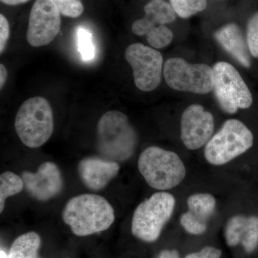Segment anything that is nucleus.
Returning <instances> with one entry per match:
<instances>
[{
    "label": "nucleus",
    "instance_id": "11",
    "mask_svg": "<svg viewBox=\"0 0 258 258\" xmlns=\"http://www.w3.org/2000/svg\"><path fill=\"white\" fill-rule=\"evenodd\" d=\"M215 128L212 113L199 104L191 105L181 115V138L189 150H197L208 143Z\"/></svg>",
    "mask_w": 258,
    "mask_h": 258
},
{
    "label": "nucleus",
    "instance_id": "2",
    "mask_svg": "<svg viewBox=\"0 0 258 258\" xmlns=\"http://www.w3.org/2000/svg\"><path fill=\"white\" fill-rule=\"evenodd\" d=\"M137 144V132L126 115L111 111L102 115L97 126V147L106 159L126 161L133 155Z\"/></svg>",
    "mask_w": 258,
    "mask_h": 258
},
{
    "label": "nucleus",
    "instance_id": "24",
    "mask_svg": "<svg viewBox=\"0 0 258 258\" xmlns=\"http://www.w3.org/2000/svg\"><path fill=\"white\" fill-rule=\"evenodd\" d=\"M61 14L69 18L81 16L84 10L81 0H53Z\"/></svg>",
    "mask_w": 258,
    "mask_h": 258
},
{
    "label": "nucleus",
    "instance_id": "17",
    "mask_svg": "<svg viewBox=\"0 0 258 258\" xmlns=\"http://www.w3.org/2000/svg\"><path fill=\"white\" fill-rule=\"evenodd\" d=\"M41 238L34 232L19 236L10 247L8 258H36Z\"/></svg>",
    "mask_w": 258,
    "mask_h": 258
},
{
    "label": "nucleus",
    "instance_id": "4",
    "mask_svg": "<svg viewBox=\"0 0 258 258\" xmlns=\"http://www.w3.org/2000/svg\"><path fill=\"white\" fill-rule=\"evenodd\" d=\"M15 128L26 147L35 149L46 143L54 130L53 113L47 100L36 96L24 102L17 113Z\"/></svg>",
    "mask_w": 258,
    "mask_h": 258
},
{
    "label": "nucleus",
    "instance_id": "10",
    "mask_svg": "<svg viewBox=\"0 0 258 258\" xmlns=\"http://www.w3.org/2000/svg\"><path fill=\"white\" fill-rule=\"evenodd\" d=\"M60 14L53 0H36L29 18L28 43L36 47L50 44L60 31Z\"/></svg>",
    "mask_w": 258,
    "mask_h": 258
},
{
    "label": "nucleus",
    "instance_id": "32",
    "mask_svg": "<svg viewBox=\"0 0 258 258\" xmlns=\"http://www.w3.org/2000/svg\"><path fill=\"white\" fill-rule=\"evenodd\" d=\"M36 258H38V257H36Z\"/></svg>",
    "mask_w": 258,
    "mask_h": 258
},
{
    "label": "nucleus",
    "instance_id": "8",
    "mask_svg": "<svg viewBox=\"0 0 258 258\" xmlns=\"http://www.w3.org/2000/svg\"><path fill=\"white\" fill-rule=\"evenodd\" d=\"M164 77L169 87L176 91L205 94L214 88L213 69L205 64H190L179 57L166 61Z\"/></svg>",
    "mask_w": 258,
    "mask_h": 258
},
{
    "label": "nucleus",
    "instance_id": "6",
    "mask_svg": "<svg viewBox=\"0 0 258 258\" xmlns=\"http://www.w3.org/2000/svg\"><path fill=\"white\" fill-rule=\"evenodd\" d=\"M253 141L252 132L242 122L227 120L206 144L205 159L212 165H223L249 150Z\"/></svg>",
    "mask_w": 258,
    "mask_h": 258
},
{
    "label": "nucleus",
    "instance_id": "27",
    "mask_svg": "<svg viewBox=\"0 0 258 258\" xmlns=\"http://www.w3.org/2000/svg\"><path fill=\"white\" fill-rule=\"evenodd\" d=\"M10 37V25L4 15H0V52L3 54Z\"/></svg>",
    "mask_w": 258,
    "mask_h": 258
},
{
    "label": "nucleus",
    "instance_id": "28",
    "mask_svg": "<svg viewBox=\"0 0 258 258\" xmlns=\"http://www.w3.org/2000/svg\"><path fill=\"white\" fill-rule=\"evenodd\" d=\"M157 258H180L176 249H164L158 254Z\"/></svg>",
    "mask_w": 258,
    "mask_h": 258
},
{
    "label": "nucleus",
    "instance_id": "23",
    "mask_svg": "<svg viewBox=\"0 0 258 258\" xmlns=\"http://www.w3.org/2000/svg\"><path fill=\"white\" fill-rule=\"evenodd\" d=\"M180 223L183 228L191 235H202L208 229L207 222L200 220L189 211L185 212L181 215Z\"/></svg>",
    "mask_w": 258,
    "mask_h": 258
},
{
    "label": "nucleus",
    "instance_id": "18",
    "mask_svg": "<svg viewBox=\"0 0 258 258\" xmlns=\"http://www.w3.org/2000/svg\"><path fill=\"white\" fill-rule=\"evenodd\" d=\"M187 205L189 211L195 216L208 222L215 212L216 200L210 194H195L188 198Z\"/></svg>",
    "mask_w": 258,
    "mask_h": 258
},
{
    "label": "nucleus",
    "instance_id": "26",
    "mask_svg": "<svg viewBox=\"0 0 258 258\" xmlns=\"http://www.w3.org/2000/svg\"><path fill=\"white\" fill-rule=\"evenodd\" d=\"M221 255L222 251L220 249L208 246L199 252L187 254L184 258H220Z\"/></svg>",
    "mask_w": 258,
    "mask_h": 258
},
{
    "label": "nucleus",
    "instance_id": "21",
    "mask_svg": "<svg viewBox=\"0 0 258 258\" xmlns=\"http://www.w3.org/2000/svg\"><path fill=\"white\" fill-rule=\"evenodd\" d=\"M78 50L84 61L88 62L96 56V47L93 41L92 33L88 29L79 27L77 29Z\"/></svg>",
    "mask_w": 258,
    "mask_h": 258
},
{
    "label": "nucleus",
    "instance_id": "7",
    "mask_svg": "<svg viewBox=\"0 0 258 258\" xmlns=\"http://www.w3.org/2000/svg\"><path fill=\"white\" fill-rule=\"evenodd\" d=\"M214 91L222 109L233 114L239 108L246 109L252 103V96L238 71L232 64L218 62L212 68Z\"/></svg>",
    "mask_w": 258,
    "mask_h": 258
},
{
    "label": "nucleus",
    "instance_id": "9",
    "mask_svg": "<svg viewBox=\"0 0 258 258\" xmlns=\"http://www.w3.org/2000/svg\"><path fill=\"white\" fill-rule=\"evenodd\" d=\"M125 58L133 69L134 83L145 92L154 91L160 84L163 57L159 51L142 43L129 45Z\"/></svg>",
    "mask_w": 258,
    "mask_h": 258
},
{
    "label": "nucleus",
    "instance_id": "13",
    "mask_svg": "<svg viewBox=\"0 0 258 258\" xmlns=\"http://www.w3.org/2000/svg\"><path fill=\"white\" fill-rule=\"evenodd\" d=\"M119 169L118 162L98 157L86 158L78 166L83 184L94 191L103 189L118 174Z\"/></svg>",
    "mask_w": 258,
    "mask_h": 258
},
{
    "label": "nucleus",
    "instance_id": "30",
    "mask_svg": "<svg viewBox=\"0 0 258 258\" xmlns=\"http://www.w3.org/2000/svg\"><path fill=\"white\" fill-rule=\"evenodd\" d=\"M29 0H1L2 3L8 5H18L27 3Z\"/></svg>",
    "mask_w": 258,
    "mask_h": 258
},
{
    "label": "nucleus",
    "instance_id": "29",
    "mask_svg": "<svg viewBox=\"0 0 258 258\" xmlns=\"http://www.w3.org/2000/svg\"><path fill=\"white\" fill-rule=\"evenodd\" d=\"M8 74L6 68L3 63L0 64V88L3 89L8 79Z\"/></svg>",
    "mask_w": 258,
    "mask_h": 258
},
{
    "label": "nucleus",
    "instance_id": "12",
    "mask_svg": "<svg viewBox=\"0 0 258 258\" xmlns=\"http://www.w3.org/2000/svg\"><path fill=\"white\" fill-rule=\"evenodd\" d=\"M22 179L28 192L39 201H47L55 198L63 186L58 167L50 161L42 164L35 173L25 171Z\"/></svg>",
    "mask_w": 258,
    "mask_h": 258
},
{
    "label": "nucleus",
    "instance_id": "15",
    "mask_svg": "<svg viewBox=\"0 0 258 258\" xmlns=\"http://www.w3.org/2000/svg\"><path fill=\"white\" fill-rule=\"evenodd\" d=\"M217 42L227 52L233 56L242 66L250 67L247 45L240 28L235 24H228L217 30L215 34Z\"/></svg>",
    "mask_w": 258,
    "mask_h": 258
},
{
    "label": "nucleus",
    "instance_id": "16",
    "mask_svg": "<svg viewBox=\"0 0 258 258\" xmlns=\"http://www.w3.org/2000/svg\"><path fill=\"white\" fill-rule=\"evenodd\" d=\"M145 16L137 20L136 28L139 35H147L154 27L172 23L176 13L171 4L163 0H152L144 7Z\"/></svg>",
    "mask_w": 258,
    "mask_h": 258
},
{
    "label": "nucleus",
    "instance_id": "14",
    "mask_svg": "<svg viewBox=\"0 0 258 258\" xmlns=\"http://www.w3.org/2000/svg\"><path fill=\"white\" fill-rule=\"evenodd\" d=\"M227 244L231 247L241 244L248 253L258 246V217L235 215L231 217L225 231Z\"/></svg>",
    "mask_w": 258,
    "mask_h": 258
},
{
    "label": "nucleus",
    "instance_id": "1",
    "mask_svg": "<svg viewBox=\"0 0 258 258\" xmlns=\"http://www.w3.org/2000/svg\"><path fill=\"white\" fill-rule=\"evenodd\" d=\"M62 220L73 233L85 237L108 230L114 222V210L103 197L84 194L68 202L62 211Z\"/></svg>",
    "mask_w": 258,
    "mask_h": 258
},
{
    "label": "nucleus",
    "instance_id": "19",
    "mask_svg": "<svg viewBox=\"0 0 258 258\" xmlns=\"http://www.w3.org/2000/svg\"><path fill=\"white\" fill-rule=\"evenodd\" d=\"M25 184L22 177L12 171H5L0 176V212L4 210L7 199L23 191Z\"/></svg>",
    "mask_w": 258,
    "mask_h": 258
},
{
    "label": "nucleus",
    "instance_id": "20",
    "mask_svg": "<svg viewBox=\"0 0 258 258\" xmlns=\"http://www.w3.org/2000/svg\"><path fill=\"white\" fill-rule=\"evenodd\" d=\"M171 7L181 18H188L206 9L207 0H170Z\"/></svg>",
    "mask_w": 258,
    "mask_h": 258
},
{
    "label": "nucleus",
    "instance_id": "31",
    "mask_svg": "<svg viewBox=\"0 0 258 258\" xmlns=\"http://www.w3.org/2000/svg\"><path fill=\"white\" fill-rule=\"evenodd\" d=\"M0 258H8V254L3 249L0 250Z\"/></svg>",
    "mask_w": 258,
    "mask_h": 258
},
{
    "label": "nucleus",
    "instance_id": "25",
    "mask_svg": "<svg viewBox=\"0 0 258 258\" xmlns=\"http://www.w3.org/2000/svg\"><path fill=\"white\" fill-rule=\"evenodd\" d=\"M247 43L251 55L258 58V13L250 18L247 24Z\"/></svg>",
    "mask_w": 258,
    "mask_h": 258
},
{
    "label": "nucleus",
    "instance_id": "3",
    "mask_svg": "<svg viewBox=\"0 0 258 258\" xmlns=\"http://www.w3.org/2000/svg\"><path fill=\"white\" fill-rule=\"evenodd\" d=\"M138 167L148 184L165 191L176 187L186 176V168L176 153L150 147L139 156Z\"/></svg>",
    "mask_w": 258,
    "mask_h": 258
},
{
    "label": "nucleus",
    "instance_id": "22",
    "mask_svg": "<svg viewBox=\"0 0 258 258\" xmlns=\"http://www.w3.org/2000/svg\"><path fill=\"white\" fill-rule=\"evenodd\" d=\"M146 36L149 45L157 49L168 46L173 40L172 32L165 25L154 27Z\"/></svg>",
    "mask_w": 258,
    "mask_h": 258
},
{
    "label": "nucleus",
    "instance_id": "5",
    "mask_svg": "<svg viewBox=\"0 0 258 258\" xmlns=\"http://www.w3.org/2000/svg\"><path fill=\"white\" fill-rule=\"evenodd\" d=\"M175 204L174 197L166 191L154 194L144 200L134 213L132 232L134 237L144 242H155L170 220Z\"/></svg>",
    "mask_w": 258,
    "mask_h": 258
}]
</instances>
